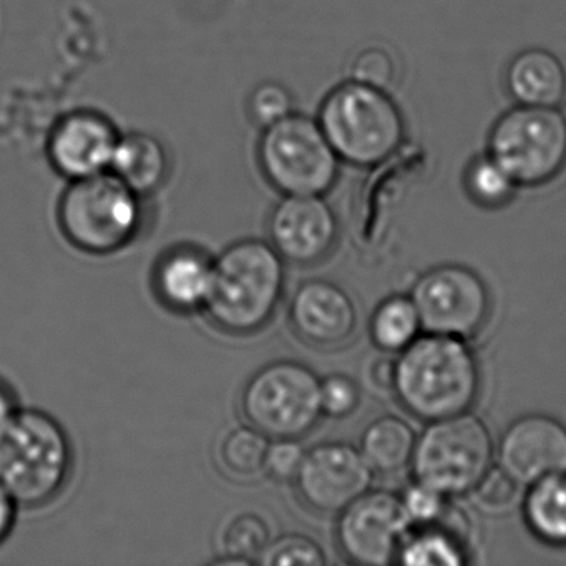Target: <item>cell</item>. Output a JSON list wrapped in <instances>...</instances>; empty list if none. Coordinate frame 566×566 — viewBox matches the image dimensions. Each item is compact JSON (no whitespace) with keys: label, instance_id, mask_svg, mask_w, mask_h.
Returning <instances> with one entry per match:
<instances>
[{"label":"cell","instance_id":"obj_1","mask_svg":"<svg viewBox=\"0 0 566 566\" xmlns=\"http://www.w3.org/2000/svg\"><path fill=\"white\" fill-rule=\"evenodd\" d=\"M392 390L423 422L469 412L480 392L475 354L459 337L419 336L394 359Z\"/></svg>","mask_w":566,"mask_h":566},{"label":"cell","instance_id":"obj_2","mask_svg":"<svg viewBox=\"0 0 566 566\" xmlns=\"http://www.w3.org/2000/svg\"><path fill=\"white\" fill-rule=\"evenodd\" d=\"M284 283V260L273 244L258 238L237 241L213 260L205 313L223 333H258L280 307Z\"/></svg>","mask_w":566,"mask_h":566},{"label":"cell","instance_id":"obj_3","mask_svg":"<svg viewBox=\"0 0 566 566\" xmlns=\"http://www.w3.org/2000/svg\"><path fill=\"white\" fill-rule=\"evenodd\" d=\"M316 118L343 165L364 170L389 161L407 137L406 117L392 92L350 78L324 95Z\"/></svg>","mask_w":566,"mask_h":566},{"label":"cell","instance_id":"obj_4","mask_svg":"<svg viewBox=\"0 0 566 566\" xmlns=\"http://www.w3.org/2000/svg\"><path fill=\"white\" fill-rule=\"evenodd\" d=\"M72 463L71 440L51 413L15 410L0 429V485L18 505L52 502L64 490Z\"/></svg>","mask_w":566,"mask_h":566},{"label":"cell","instance_id":"obj_5","mask_svg":"<svg viewBox=\"0 0 566 566\" xmlns=\"http://www.w3.org/2000/svg\"><path fill=\"white\" fill-rule=\"evenodd\" d=\"M142 200L111 171L72 180L59 200V227L77 250L112 254L140 233Z\"/></svg>","mask_w":566,"mask_h":566},{"label":"cell","instance_id":"obj_6","mask_svg":"<svg viewBox=\"0 0 566 566\" xmlns=\"http://www.w3.org/2000/svg\"><path fill=\"white\" fill-rule=\"evenodd\" d=\"M254 154L264 180L283 197H324L343 167L317 118L297 111L261 130Z\"/></svg>","mask_w":566,"mask_h":566},{"label":"cell","instance_id":"obj_7","mask_svg":"<svg viewBox=\"0 0 566 566\" xmlns=\"http://www.w3.org/2000/svg\"><path fill=\"white\" fill-rule=\"evenodd\" d=\"M495 455L492 433L475 413L433 420L417 437L412 467L416 482L446 496L473 492L492 469Z\"/></svg>","mask_w":566,"mask_h":566},{"label":"cell","instance_id":"obj_8","mask_svg":"<svg viewBox=\"0 0 566 566\" xmlns=\"http://www.w3.org/2000/svg\"><path fill=\"white\" fill-rule=\"evenodd\" d=\"M485 150L520 188L552 184L566 170L565 112L512 105L490 127Z\"/></svg>","mask_w":566,"mask_h":566},{"label":"cell","instance_id":"obj_9","mask_svg":"<svg viewBox=\"0 0 566 566\" xmlns=\"http://www.w3.org/2000/svg\"><path fill=\"white\" fill-rule=\"evenodd\" d=\"M241 412L270 439H301L323 417L321 379L297 360L266 364L248 379Z\"/></svg>","mask_w":566,"mask_h":566},{"label":"cell","instance_id":"obj_10","mask_svg":"<svg viewBox=\"0 0 566 566\" xmlns=\"http://www.w3.org/2000/svg\"><path fill=\"white\" fill-rule=\"evenodd\" d=\"M422 331L470 339L485 326L492 297L485 281L462 264H442L423 273L410 293Z\"/></svg>","mask_w":566,"mask_h":566},{"label":"cell","instance_id":"obj_11","mask_svg":"<svg viewBox=\"0 0 566 566\" xmlns=\"http://www.w3.org/2000/svg\"><path fill=\"white\" fill-rule=\"evenodd\" d=\"M410 528L399 495L369 490L339 513L337 548L353 565H392Z\"/></svg>","mask_w":566,"mask_h":566},{"label":"cell","instance_id":"obj_12","mask_svg":"<svg viewBox=\"0 0 566 566\" xmlns=\"http://www.w3.org/2000/svg\"><path fill=\"white\" fill-rule=\"evenodd\" d=\"M373 479L374 470L357 447L324 442L306 450L293 482L301 503L311 512L339 515L369 492Z\"/></svg>","mask_w":566,"mask_h":566},{"label":"cell","instance_id":"obj_13","mask_svg":"<svg viewBox=\"0 0 566 566\" xmlns=\"http://www.w3.org/2000/svg\"><path fill=\"white\" fill-rule=\"evenodd\" d=\"M120 128L97 108H75L62 115L45 142L49 164L65 180H81L111 170Z\"/></svg>","mask_w":566,"mask_h":566},{"label":"cell","instance_id":"obj_14","mask_svg":"<svg viewBox=\"0 0 566 566\" xmlns=\"http://www.w3.org/2000/svg\"><path fill=\"white\" fill-rule=\"evenodd\" d=\"M270 243L286 263L311 266L336 247L339 221L333 207L316 195L281 198L268 221Z\"/></svg>","mask_w":566,"mask_h":566},{"label":"cell","instance_id":"obj_15","mask_svg":"<svg viewBox=\"0 0 566 566\" xmlns=\"http://www.w3.org/2000/svg\"><path fill=\"white\" fill-rule=\"evenodd\" d=\"M499 467L520 486L566 473V426L546 413L513 420L496 446Z\"/></svg>","mask_w":566,"mask_h":566},{"label":"cell","instance_id":"obj_16","mask_svg":"<svg viewBox=\"0 0 566 566\" xmlns=\"http://www.w3.org/2000/svg\"><path fill=\"white\" fill-rule=\"evenodd\" d=\"M290 323L303 343L319 349H334L356 333V304L339 284L310 280L291 297Z\"/></svg>","mask_w":566,"mask_h":566},{"label":"cell","instance_id":"obj_17","mask_svg":"<svg viewBox=\"0 0 566 566\" xmlns=\"http://www.w3.org/2000/svg\"><path fill=\"white\" fill-rule=\"evenodd\" d=\"M503 85L513 105L563 108L566 64L549 49H522L506 64Z\"/></svg>","mask_w":566,"mask_h":566},{"label":"cell","instance_id":"obj_18","mask_svg":"<svg viewBox=\"0 0 566 566\" xmlns=\"http://www.w3.org/2000/svg\"><path fill=\"white\" fill-rule=\"evenodd\" d=\"M213 281V260L198 248L168 251L155 268L154 284L165 306L180 313L203 310Z\"/></svg>","mask_w":566,"mask_h":566},{"label":"cell","instance_id":"obj_19","mask_svg":"<svg viewBox=\"0 0 566 566\" xmlns=\"http://www.w3.org/2000/svg\"><path fill=\"white\" fill-rule=\"evenodd\" d=\"M174 168L167 144L144 130L122 132L112 158L111 174L142 198L165 187Z\"/></svg>","mask_w":566,"mask_h":566},{"label":"cell","instance_id":"obj_20","mask_svg":"<svg viewBox=\"0 0 566 566\" xmlns=\"http://www.w3.org/2000/svg\"><path fill=\"white\" fill-rule=\"evenodd\" d=\"M416 440V432L406 420L382 416L364 429L359 450L374 473L389 475L410 465Z\"/></svg>","mask_w":566,"mask_h":566},{"label":"cell","instance_id":"obj_21","mask_svg":"<svg viewBox=\"0 0 566 566\" xmlns=\"http://www.w3.org/2000/svg\"><path fill=\"white\" fill-rule=\"evenodd\" d=\"M530 532L552 546H566V473L526 486L522 505Z\"/></svg>","mask_w":566,"mask_h":566},{"label":"cell","instance_id":"obj_22","mask_svg":"<svg viewBox=\"0 0 566 566\" xmlns=\"http://www.w3.org/2000/svg\"><path fill=\"white\" fill-rule=\"evenodd\" d=\"M422 324L410 296H390L380 301L370 316L369 334L384 354H399L420 336Z\"/></svg>","mask_w":566,"mask_h":566},{"label":"cell","instance_id":"obj_23","mask_svg":"<svg viewBox=\"0 0 566 566\" xmlns=\"http://www.w3.org/2000/svg\"><path fill=\"white\" fill-rule=\"evenodd\" d=\"M467 562V552L457 536L433 523L409 530L396 563L406 566H462Z\"/></svg>","mask_w":566,"mask_h":566},{"label":"cell","instance_id":"obj_24","mask_svg":"<svg viewBox=\"0 0 566 566\" xmlns=\"http://www.w3.org/2000/svg\"><path fill=\"white\" fill-rule=\"evenodd\" d=\"M462 184L467 197L486 210L505 207L520 190L505 168L486 150L470 158L463 168Z\"/></svg>","mask_w":566,"mask_h":566},{"label":"cell","instance_id":"obj_25","mask_svg":"<svg viewBox=\"0 0 566 566\" xmlns=\"http://www.w3.org/2000/svg\"><path fill=\"white\" fill-rule=\"evenodd\" d=\"M270 437L251 426L231 430L220 446V462L230 475L250 479L264 472Z\"/></svg>","mask_w":566,"mask_h":566},{"label":"cell","instance_id":"obj_26","mask_svg":"<svg viewBox=\"0 0 566 566\" xmlns=\"http://www.w3.org/2000/svg\"><path fill=\"white\" fill-rule=\"evenodd\" d=\"M221 543L223 556L254 565L271 543L270 525L256 513H241L228 523Z\"/></svg>","mask_w":566,"mask_h":566},{"label":"cell","instance_id":"obj_27","mask_svg":"<svg viewBox=\"0 0 566 566\" xmlns=\"http://www.w3.org/2000/svg\"><path fill=\"white\" fill-rule=\"evenodd\" d=\"M244 108H247L250 124L261 132L294 114L296 97L283 82L268 78V81L258 82L251 88L244 102Z\"/></svg>","mask_w":566,"mask_h":566},{"label":"cell","instance_id":"obj_28","mask_svg":"<svg viewBox=\"0 0 566 566\" xmlns=\"http://www.w3.org/2000/svg\"><path fill=\"white\" fill-rule=\"evenodd\" d=\"M400 61L389 45L369 44L360 48L349 62L350 81L392 92L400 81Z\"/></svg>","mask_w":566,"mask_h":566},{"label":"cell","instance_id":"obj_29","mask_svg":"<svg viewBox=\"0 0 566 566\" xmlns=\"http://www.w3.org/2000/svg\"><path fill=\"white\" fill-rule=\"evenodd\" d=\"M258 563L263 566H323L326 555L316 539L291 533L271 539Z\"/></svg>","mask_w":566,"mask_h":566},{"label":"cell","instance_id":"obj_30","mask_svg":"<svg viewBox=\"0 0 566 566\" xmlns=\"http://www.w3.org/2000/svg\"><path fill=\"white\" fill-rule=\"evenodd\" d=\"M449 496L423 483L416 482L400 496L410 526H426L439 523L447 513Z\"/></svg>","mask_w":566,"mask_h":566},{"label":"cell","instance_id":"obj_31","mask_svg":"<svg viewBox=\"0 0 566 566\" xmlns=\"http://www.w3.org/2000/svg\"><path fill=\"white\" fill-rule=\"evenodd\" d=\"M360 390L356 380L344 374H331L321 379V407L323 416L344 419L359 407Z\"/></svg>","mask_w":566,"mask_h":566},{"label":"cell","instance_id":"obj_32","mask_svg":"<svg viewBox=\"0 0 566 566\" xmlns=\"http://www.w3.org/2000/svg\"><path fill=\"white\" fill-rule=\"evenodd\" d=\"M304 453L297 439H274L268 447L264 472L280 482H293L303 462Z\"/></svg>","mask_w":566,"mask_h":566},{"label":"cell","instance_id":"obj_33","mask_svg":"<svg viewBox=\"0 0 566 566\" xmlns=\"http://www.w3.org/2000/svg\"><path fill=\"white\" fill-rule=\"evenodd\" d=\"M518 489V483L513 482L500 467H496L486 472L473 492L483 509L505 510L515 502Z\"/></svg>","mask_w":566,"mask_h":566},{"label":"cell","instance_id":"obj_34","mask_svg":"<svg viewBox=\"0 0 566 566\" xmlns=\"http://www.w3.org/2000/svg\"><path fill=\"white\" fill-rule=\"evenodd\" d=\"M15 505L18 503L9 495L8 490L0 485V543L8 538L14 525Z\"/></svg>","mask_w":566,"mask_h":566},{"label":"cell","instance_id":"obj_35","mask_svg":"<svg viewBox=\"0 0 566 566\" xmlns=\"http://www.w3.org/2000/svg\"><path fill=\"white\" fill-rule=\"evenodd\" d=\"M374 384L377 387H390L392 389L394 382V359L390 357H380L376 363L373 364V370H370Z\"/></svg>","mask_w":566,"mask_h":566},{"label":"cell","instance_id":"obj_36","mask_svg":"<svg viewBox=\"0 0 566 566\" xmlns=\"http://www.w3.org/2000/svg\"><path fill=\"white\" fill-rule=\"evenodd\" d=\"M14 397L0 384V429L6 426L12 413L15 412Z\"/></svg>","mask_w":566,"mask_h":566}]
</instances>
